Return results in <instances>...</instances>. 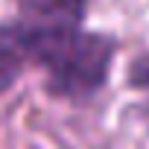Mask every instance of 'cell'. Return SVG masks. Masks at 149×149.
<instances>
[{
    "label": "cell",
    "instance_id": "1",
    "mask_svg": "<svg viewBox=\"0 0 149 149\" xmlns=\"http://www.w3.org/2000/svg\"><path fill=\"white\" fill-rule=\"evenodd\" d=\"M0 47L44 70V91L53 100L88 102L108 85L120 41L85 26H32L9 18L0 21Z\"/></svg>",
    "mask_w": 149,
    "mask_h": 149
},
{
    "label": "cell",
    "instance_id": "3",
    "mask_svg": "<svg viewBox=\"0 0 149 149\" xmlns=\"http://www.w3.org/2000/svg\"><path fill=\"white\" fill-rule=\"evenodd\" d=\"M126 88H132L134 94H143L149 100V50L137 53L126 64Z\"/></svg>",
    "mask_w": 149,
    "mask_h": 149
},
{
    "label": "cell",
    "instance_id": "4",
    "mask_svg": "<svg viewBox=\"0 0 149 149\" xmlns=\"http://www.w3.org/2000/svg\"><path fill=\"white\" fill-rule=\"evenodd\" d=\"M24 70H26V64H24L18 56H12L9 50H3V47H0V97H3V94H9V91L21 82Z\"/></svg>",
    "mask_w": 149,
    "mask_h": 149
},
{
    "label": "cell",
    "instance_id": "2",
    "mask_svg": "<svg viewBox=\"0 0 149 149\" xmlns=\"http://www.w3.org/2000/svg\"><path fill=\"white\" fill-rule=\"evenodd\" d=\"M15 18L32 26H85L88 0H18Z\"/></svg>",
    "mask_w": 149,
    "mask_h": 149
}]
</instances>
